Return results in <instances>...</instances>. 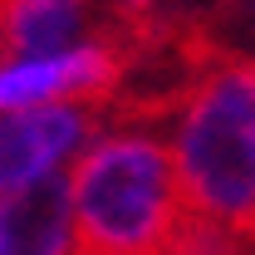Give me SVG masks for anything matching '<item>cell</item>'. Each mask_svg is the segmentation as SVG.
Returning <instances> with one entry per match:
<instances>
[{"label": "cell", "mask_w": 255, "mask_h": 255, "mask_svg": "<svg viewBox=\"0 0 255 255\" xmlns=\"http://www.w3.org/2000/svg\"><path fill=\"white\" fill-rule=\"evenodd\" d=\"M74 251L157 255L182 216L172 152L152 132H113L69 167Z\"/></svg>", "instance_id": "7a4b0ae2"}, {"label": "cell", "mask_w": 255, "mask_h": 255, "mask_svg": "<svg viewBox=\"0 0 255 255\" xmlns=\"http://www.w3.org/2000/svg\"><path fill=\"white\" fill-rule=\"evenodd\" d=\"M0 255H74L69 187L59 172L0 196Z\"/></svg>", "instance_id": "5b68a950"}, {"label": "cell", "mask_w": 255, "mask_h": 255, "mask_svg": "<svg viewBox=\"0 0 255 255\" xmlns=\"http://www.w3.org/2000/svg\"><path fill=\"white\" fill-rule=\"evenodd\" d=\"M123 49L94 39L64 54H44V59H10L0 64V113L15 108H39V103H84V108H103L113 89L123 84Z\"/></svg>", "instance_id": "3957f363"}, {"label": "cell", "mask_w": 255, "mask_h": 255, "mask_svg": "<svg viewBox=\"0 0 255 255\" xmlns=\"http://www.w3.org/2000/svg\"><path fill=\"white\" fill-rule=\"evenodd\" d=\"M74 255H98V251H74Z\"/></svg>", "instance_id": "52a82bcc"}, {"label": "cell", "mask_w": 255, "mask_h": 255, "mask_svg": "<svg viewBox=\"0 0 255 255\" xmlns=\"http://www.w3.org/2000/svg\"><path fill=\"white\" fill-rule=\"evenodd\" d=\"M94 0H0V64L74 49Z\"/></svg>", "instance_id": "8992f818"}, {"label": "cell", "mask_w": 255, "mask_h": 255, "mask_svg": "<svg viewBox=\"0 0 255 255\" xmlns=\"http://www.w3.org/2000/svg\"><path fill=\"white\" fill-rule=\"evenodd\" d=\"M177 187L191 211H206L255 246V59L221 49L182 103Z\"/></svg>", "instance_id": "6da1fadb"}, {"label": "cell", "mask_w": 255, "mask_h": 255, "mask_svg": "<svg viewBox=\"0 0 255 255\" xmlns=\"http://www.w3.org/2000/svg\"><path fill=\"white\" fill-rule=\"evenodd\" d=\"M98 123L103 113L84 103H39L0 113V196L49 177L69 152H79V142Z\"/></svg>", "instance_id": "277c9868"}]
</instances>
